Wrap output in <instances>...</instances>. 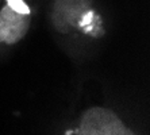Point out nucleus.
Returning a JSON list of instances; mask_svg holds the SVG:
<instances>
[{"mask_svg":"<svg viewBox=\"0 0 150 135\" xmlns=\"http://www.w3.org/2000/svg\"><path fill=\"white\" fill-rule=\"evenodd\" d=\"M6 3H7L8 7L12 8L16 12H21V14H25V15L31 14V10L26 4L25 0H6Z\"/></svg>","mask_w":150,"mask_h":135,"instance_id":"3","label":"nucleus"},{"mask_svg":"<svg viewBox=\"0 0 150 135\" xmlns=\"http://www.w3.org/2000/svg\"><path fill=\"white\" fill-rule=\"evenodd\" d=\"M30 26V15L16 12L6 4L0 11V43L14 45L26 35Z\"/></svg>","mask_w":150,"mask_h":135,"instance_id":"2","label":"nucleus"},{"mask_svg":"<svg viewBox=\"0 0 150 135\" xmlns=\"http://www.w3.org/2000/svg\"><path fill=\"white\" fill-rule=\"evenodd\" d=\"M77 134L84 135H122L130 134V130L122 124L116 115L104 108H92L81 118Z\"/></svg>","mask_w":150,"mask_h":135,"instance_id":"1","label":"nucleus"}]
</instances>
